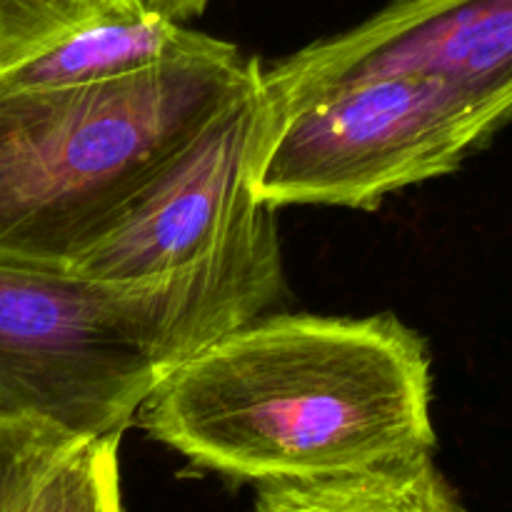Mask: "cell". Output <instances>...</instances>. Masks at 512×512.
I'll use <instances>...</instances> for the list:
<instances>
[{"label":"cell","instance_id":"cell-5","mask_svg":"<svg viewBox=\"0 0 512 512\" xmlns=\"http://www.w3.org/2000/svg\"><path fill=\"white\" fill-rule=\"evenodd\" d=\"M263 125L258 83L200 133L70 275L100 283L158 280L185 273L235 243L268 210L253 195Z\"/></svg>","mask_w":512,"mask_h":512},{"label":"cell","instance_id":"cell-11","mask_svg":"<svg viewBox=\"0 0 512 512\" xmlns=\"http://www.w3.org/2000/svg\"><path fill=\"white\" fill-rule=\"evenodd\" d=\"M83 440L48 423L0 415V512H25L60 460Z\"/></svg>","mask_w":512,"mask_h":512},{"label":"cell","instance_id":"cell-7","mask_svg":"<svg viewBox=\"0 0 512 512\" xmlns=\"http://www.w3.org/2000/svg\"><path fill=\"white\" fill-rule=\"evenodd\" d=\"M233 43L165 20L153 10L133 18H115L70 35L55 48L0 78L18 88H65L123 80L190 58H208Z\"/></svg>","mask_w":512,"mask_h":512},{"label":"cell","instance_id":"cell-8","mask_svg":"<svg viewBox=\"0 0 512 512\" xmlns=\"http://www.w3.org/2000/svg\"><path fill=\"white\" fill-rule=\"evenodd\" d=\"M250 512H468L435 453L353 473L255 485Z\"/></svg>","mask_w":512,"mask_h":512},{"label":"cell","instance_id":"cell-1","mask_svg":"<svg viewBox=\"0 0 512 512\" xmlns=\"http://www.w3.org/2000/svg\"><path fill=\"white\" fill-rule=\"evenodd\" d=\"M135 423L188 463L270 485L435 453L433 360L395 315H265L163 375Z\"/></svg>","mask_w":512,"mask_h":512},{"label":"cell","instance_id":"cell-3","mask_svg":"<svg viewBox=\"0 0 512 512\" xmlns=\"http://www.w3.org/2000/svg\"><path fill=\"white\" fill-rule=\"evenodd\" d=\"M205 345L178 278L100 283L0 265V415L120 438L163 375Z\"/></svg>","mask_w":512,"mask_h":512},{"label":"cell","instance_id":"cell-4","mask_svg":"<svg viewBox=\"0 0 512 512\" xmlns=\"http://www.w3.org/2000/svg\"><path fill=\"white\" fill-rule=\"evenodd\" d=\"M512 93L448 80H365L265 115L253 195L265 208L375 210L455 173L508 120Z\"/></svg>","mask_w":512,"mask_h":512},{"label":"cell","instance_id":"cell-10","mask_svg":"<svg viewBox=\"0 0 512 512\" xmlns=\"http://www.w3.org/2000/svg\"><path fill=\"white\" fill-rule=\"evenodd\" d=\"M118 445L120 438L75 445L25 512H123Z\"/></svg>","mask_w":512,"mask_h":512},{"label":"cell","instance_id":"cell-9","mask_svg":"<svg viewBox=\"0 0 512 512\" xmlns=\"http://www.w3.org/2000/svg\"><path fill=\"white\" fill-rule=\"evenodd\" d=\"M145 10V0H0V78L90 25Z\"/></svg>","mask_w":512,"mask_h":512},{"label":"cell","instance_id":"cell-2","mask_svg":"<svg viewBox=\"0 0 512 512\" xmlns=\"http://www.w3.org/2000/svg\"><path fill=\"white\" fill-rule=\"evenodd\" d=\"M260 73L233 45L108 83H0V265L70 273Z\"/></svg>","mask_w":512,"mask_h":512},{"label":"cell","instance_id":"cell-6","mask_svg":"<svg viewBox=\"0 0 512 512\" xmlns=\"http://www.w3.org/2000/svg\"><path fill=\"white\" fill-rule=\"evenodd\" d=\"M448 80L512 93V0H393L260 73L265 115L365 80Z\"/></svg>","mask_w":512,"mask_h":512},{"label":"cell","instance_id":"cell-12","mask_svg":"<svg viewBox=\"0 0 512 512\" xmlns=\"http://www.w3.org/2000/svg\"><path fill=\"white\" fill-rule=\"evenodd\" d=\"M145 3H148V10H153L160 18L183 25L185 20H193L198 15H203L210 0H145Z\"/></svg>","mask_w":512,"mask_h":512}]
</instances>
